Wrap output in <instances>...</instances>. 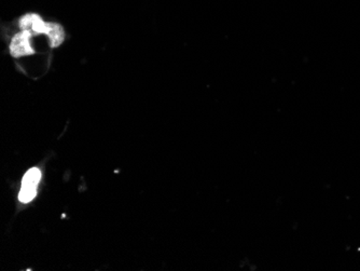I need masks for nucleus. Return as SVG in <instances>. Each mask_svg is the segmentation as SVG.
Masks as SVG:
<instances>
[{
    "label": "nucleus",
    "instance_id": "f257e3e1",
    "mask_svg": "<svg viewBox=\"0 0 360 271\" xmlns=\"http://www.w3.org/2000/svg\"><path fill=\"white\" fill-rule=\"evenodd\" d=\"M40 179H41V171L38 168H32L26 172L22 181L21 190H20V201L28 203L35 199Z\"/></svg>",
    "mask_w": 360,
    "mask_h": 271
},
{
    "label": "nucleus",
    "instance_id": "f03ea898",
    "mask_svg": "<svg viewBox=\"0 0 360 271\" xmlns=\"http://www.w3.org/2000/svg\"><path fill=\"white\" fill-rule=\"evenodd\" d=\"M32 36V32L30 30H21L15 34L10 42V54L13 58H19L35 53V50L32 49V42H30Z\"/></svg>",
    "mask_w": 360,
    "mask_h": 271
},
{
    "label": "nucleus",
    "instance_id": "7ed1b4c3",
    "mask_svg": "<svg viewBox=\"0 0 360 271\" xmlns=\"http://www.w3.org/2000/svg\"><path fill=\"white\" fill-rule=\"evenodd\" d=\"M19 26L21 30H30L35 35H46L48 33V22L44 21L37 13H26L20 19Z\"/></svg>",
    "mask_w": 360,
    "mask_h": 271
},
{
    "label": "nucleus",
    "instance_id": "20e7f679",
    "mask_svg": "<svg viewBox=\"0 0 360 271\" xmlns=\"http://www.w3.org/2000/svg\"><path fill=\"white\" fill-rule=\"evenodd\" d=\"M48 36L50 46L51 48H58L65 40V30L62 25L54 22H48Z\"/></svg>",
    "mask_w": 360,
    "mask_h": 271
}]
</instances>
